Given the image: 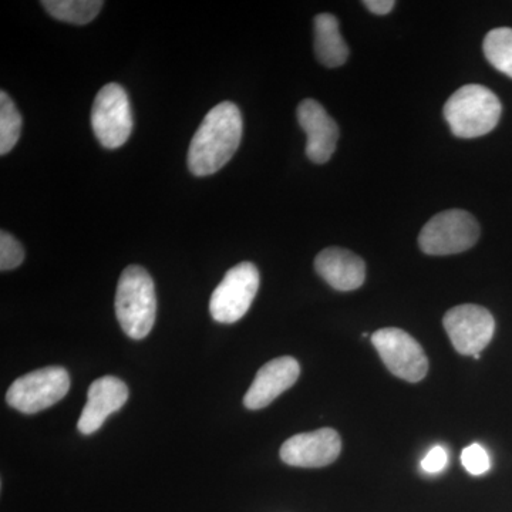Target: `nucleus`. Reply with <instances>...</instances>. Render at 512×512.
<instances>
[{
    "instance_id": "9",
    "label": "nucleus",
    "mask_w": 512,
    "mask_h": 512,
    "mask_svg": "<svg viewBox=\"0 0 512 512\" xmlns=\"http://www.w3.org/2000/svg\"><path fill=\"white\" fill-rule=\"evenodd\" d=\"M444 329L454 349L464 356L480 355L493 339L495 320L483 306H456L444 315Z\"/></svg>"
},
{
    "instance_id": "5",
    "label": "nucleus",
    "mask_w": 512,
    "mask_h": 512,
    "mask_svg": "<svg viewBox=\"0 0 512 512\" xmlns=\"http://www.w3.org/2000/svg\"><path fill=\"white\" fill-rule=\"evenodd\" d=\"M69 390L67 370L50 366L16 379L6 393V402L20 413L35 414L59 403Z\"/></svg>"
},
{
    "instance_id": "15",
    "label": "nucleus",
    "mask_w": 512,
    "mask_h": 512,
    "mask_svg": "<svg viewBox=\"0 0 512 512\" xmlns=\"http://www.w3.org/2000/svg\"><path fill=\"white\" fill-rule=\"evenodd\" d=\"M315 25V53L323 66L339 67L349 57V47L340 35L339 20L330 13H320L313 20Z\"/></svg>"
},
{
    "instance_id": "17",
    "label": "nucleus",
    "mask_w": 512,
    "mask_h": 512,
    "mask_svg": "<svg viewBox=\"0 0 512 512\" xmlns=\"http://www.w3.org/2000/svg\"><path fill=\"white\" fill-rule=\"evenodd\" d=\"M484 55L498 72L512 79V29L497 28L484 39Z\"/></svg>"
},
{
    "instance_id": "1",
    "label": "nucleus",
    "mask_w": 512,
    "mask_h": 512,
    "mask_svg": "<svg viewBox=\"0 0 512 512\" xmlns=\"http://www.w3.org/2000/svg\"><path fill=\"white\" fill-rule=\"evenodd\" d=\"M242 114L237 104L224 101L208 111L188 150V168L195 177L220 171L237 153L242 140Z\"/></svg>"
},
{
    "instance_id": "4",
    "label": "nucleus",
    "mask_w": 512,
    "mask_h": 512,
    "mask_svg": "<svg viewBox=\"0 0 512 512\" xmlns=\"http://www.w3.org/2000/svg\"><path fill=\"white\" fill-rule=\"evenodd\" d=\"M480 225L470 212L447 210L434 215L419 235L424 254L434 256L461 254L477 244Z\"/></svg>"
},
{
    "instance_id": "20",
    "label": "nucleus",
    "mask_w": 512,
    "mask_h": 512,
    "mask_svg": "<svg viewBox=\"0 0 512 512\" xmlns=\"http://www.w3.org/2000/svg\"><path fill=\"white\" fill-rule=\"evenodd\" d=\"M461 463L471 476H483L491 467L490 456L480 444L474 443L464 448Z\"/></svg>"
},
{
    "instance_id": "6",
    "label": "nucleus",
    "mask_w": 512,
    "mask_h": 512,
    "mask_svg": "<svg viewBox=\"0 0 512 512\" xmlns=\"http://www.w3.org/2000/svg\"><path fill=\"white\" fill-rule=\"evenodd\" d=\"M259 289V271L252 262L229 269L210 299L212 319L218 323L238 322L251 308Z\"/></svg>"
},
{
    "instance_id": "13",
    "label": "nucleus",
    "mask_w": 512,
    "mask_h": 512,
    "mask_svg": "<svg viewBox=\"0 0 512 512\" xmlns=\"http://www.w3.org/2000/svg\"><path fill=\"white\" fill-rule=\"evenodd\" d=\"M128 400V387L123 380L104 376L94 380L87 393V402L80 414L77 429L80 433H96L110 414L119 412Z\"/></svg>"
},
{
    "instance_id": "21",
    "label": "nucleus",
    "mask_w": 512,
    "mask_h": 512,
    "mask_svg": "<svg viewBox=\"0 0 512 512\" xmlns=\"http://www.w3.org/2000/svg\"><path fill=\"white\" fill-rule=\"evenodd\" d=\"M447 463V451L444 450L443 447L437 446L431 448L429 453H427V456L423 458V461H421V468H423L426 473L437 474L441 473V471L446 468Z\"/></svg>"
},
{
    "instance_id": "12",
    "label": "nucleus",
    "mask_w": 512,
    "mask_h": 512,
    "mask_svg": "<svg viewBox=\"0 0 512 512\" xmlns=\"http://www.w3.org/2000/svg\"><path fill=\"white\" fill-rule=\"evenodd\" d=\"M301 375V366L293 357H276L256 373L254 382L244 397L245 407L261 410L269 406L282 393L291 389Z\"/></svg>"
},
{
    "instance_id": "16",
    "label": "nucleus",
    "mask_w": 512,
    "mask_h": 512,
    "mask_svg": "<svg viewBox=\"0 0 512 512\" xmlns=\"http://www.w3.org/2000/svg\"><path fill=\"white\" fill-rule=\"evenodd\" d=\"M42 6L52 18L87 25L99 15L104 3L101 0H43Z\"/></svg>"
},
{
    "instance_id": "22",
    "label": "nucleus",
    "mask_w": 512,
    "mask_h": 512,
    "mask_svg": "<svg viewBox=\"0 0 512 512\" xmlns=\"http://www.w3.org/2000/svg\"><path fill=\"white\" fill-rule=\"evenodd\" d=\"M363 5H365L366 9H369L370 12L375 13V15L383 16L392 12L394 6H396V2H393V0H365Z\"/></svg>"
},
{
    "instance_id": "19",
    "label": "nucleus",
    "mask_w": 512,
    "mask_h": 512,
    "mask_svg": "<svg viewBox=\"0 0 512 512\" xmlns=\"http://www.w3.org/2000/svg\"><path fill=\"white\" fill-rule=\"evenodd\" d=\"M25 261V249L9 232H0V271H12Z\"/></svg>"
},
{
    "instance_id": "8",
    "label": "nucleus",
    "mask_w": 512,
    "mask_h": 512,
    "mask_svg": "<svg viewBox=\"0 0 512 512\" xmlns=\"http://www.w3.org/2000/svg\"><path fill=\"white\" fill-rule=\"evenodd\" d=\"M372 343L384 365L400 379L417 383L429 372V359L420 343L402 329L386 328L372 335Z\"/></svg>"
},
{
    "instance_id": "10",
    "label": "nucleus",
    "mask_w": 512,
    "mask_h": 512,
    "mask_svg": "<svg viewBox=\"0 0 512 512\" xmlns=\"http://www.w3.org/2000/svg\"><path fill=\"white\" fill-rule=\"evenodd\" d=\"M342 441L338 431L319 429L296 434L281 447V458L292 467L320 468L329 466L339 457Z\"/></svg>"
},
{
    "instance_id": "14",
    "label": "nucleus",
    "mask_w": 512,
    "mask_h": 512,
    "mask_svg": "<svg viewBox=\"0 0 512 512\" xmlns=\"http://www.w3.org/2000/svg\"><path fill=\"white\" fill-rule=\"evenodd\" d=\"M315 269L336 291H356L365 284V261L348 249H323L316 256Z\"/></svg>"
},
{
    "instance_id": "7",
    "label": "nucleus",
    "mask_w": 512,
    "mask_h": 512,
    "mask_svg": "<svg viewBox=\"0 0 512 512\" xmlns=\"http://www.w3.org/2000/svg\"><path fill=\"white\" fill-rule=\"evenodd\" d=\"M94 136L101 146L119 148L126 144L133 131L128 94L120 84L109 83L97 93L92 110Z\"/></svg>"
},
{
    "instance_id": "18",
    "label": "nucleus",
    "mask_w": 512,
    "mask_h": 512,
    "mask_svg": "<svg viewBox=\"0 0 512 512\" xmlns=\"http://www.w3.org/2000/svg\"><path fill=\"white\" fill-rule=\"evenodd\" d=\"M22 116L9 94L0 92V156H6L18 144Z\"/></svg>"
},
{
    "instance_id": "3",
    "label": "nucleus",
    "mask_w": 512,
    "mask_h": 512,
    "mask_svg": "<svg viewBox=\"0 0 512 512\" xmlns=\"http://www.w3.org/2000/svg\"><path fill=\"white\" fill-rule=\"evenodd\" d=\"M501 111L497 94L481 84H466L451 94L443 113L454 136L477 138L497 127Z\"/></svg>"
},
{
    "instance_id": "2",
    "label": "nucleus",
    "mask_w": 512,
    "mask_h": 512,
    "mask_svg": "<svg viewBox=\"0 0 512 512\" xmlns=\"http://www.w3.org/2000/svg\"><path fill=\"white\" fill-rule=\"evenodd\" d=\"M157 298L153 278L138 265L127 266L116 292V316L128 338L148 336L156 322Z\"/></svg>"
},
{
    "instance_id": "11",
    "label": "nucleus",
    "mask_w": 512,
    "mask_h": 512,
    "mask_svg": "<svg viewBox=\"0 0 512 512\" xmlns=\"http://www.w3.org/2000/svg\"><path fill=\"white\" fill-rule=\"evenodd\" d=\"M299 126L305 131L306 156L315 164L328 163L339 140V127L322 104L313 99L303 100L298 106Z\"/></svg>"
}]
</instances>
